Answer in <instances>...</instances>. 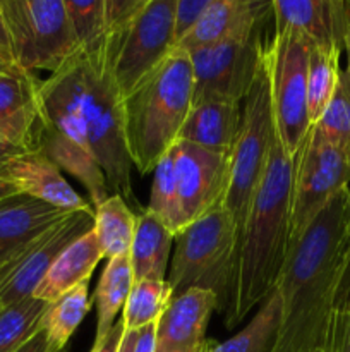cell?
Returning a JSON list of instances; mask_svg holds the SVG:
<instances>
[{"label":"cell","mask_w":350,"mask_h":352,"mask_svg":"<svg viewBox=\"0 0 350 352\" xmlns=\"http://www.w3.org/2000/svg\"><path fill=\"white\" fill-rule=\"evenodd\" d=\"M47 302L27 298L0 311V352L19 351L38 330Z\"/></svg>","instance_id":"1f68e13d"},{"label":"cell","mask_w":350,"mask_h":352,"mask_svg":"<svg viewBox=\"0 0 350 352\" xmlns=\"http://www.w3.org/2000/svg\"><path fill=\"white\" fill-rule=\"evenodd\" d=\"M40 122L84 148L96 158L113 195L136 205L129 151L124 134L122 96L108 60L89 58L81 50L62 69L40 79L36 93Z\"/></svg>","instance_id":"6da1fadb"},{"label":"cell","mask_w":350,"mask_h":352,"mask_svg":"<svg viewBox=\"0 0 350 352\" xmlns=\"http://www.w3.org/2000/svg\"><path fill=\"white\" fill-rule=\"evenodd\" d=\"M7 64H12V62H7L5 58L0 57V67H3V65H7Z\"/></svg>","instance_id":"7dc6e473"},{"label":"cell","mask_w":350,"mask_h":352,"mask_svg":"<svg viewBox=\"0 0 350 352\" xmlns=\"http://www.w3.org/2000/svg\"><path fill=\"white\" fill-rule=\"evenodd\" d=\"M350 186V158L311 126L294 157L290 196V244L305 232L312 220Z\"/></svg>","instance_id":"30bf717a"},{"label":"cell","mask_w":350,"mask_h":352,"mask_svg":"<svg viewBox=\"0 0 350 352\" xmlns=\"http://www.w3.org/2000/svg\"><path fill=\"white\" fill-rule=\"evenodd\" d=\"M122 336H124V325H122V320H120V322H115V325L112 327V330H110L105 337H102V339H95L91 351L89 352H115L117 347H119Z\"/></svg>","instance_id":"f35d334b"},{"label":"cell","mask_w":350,"mask_h":352,"mask_svg":"<svg viewBox=\"0 0 350 352\" xmlns=\"http://www.w3.org/2000/svg\"><path fill=\"white\" fill-rule=\"evenodd\" d=\"M191 107L192 65L178 48L122 96L127 151L139 174L154 170L177 143Z\"/></svg>","instance_id":"277c9868"},{"label":"cell","mask_w":350,"mask_h":352,"mask_svg":"<svg viewBox=\"0 0 350 352\" xmlns=\"http://www.w3.org/2000/svg\"><path fill=\"white\" fill-rule=\"evenodd\" d=\"M146 0H105L106 34L126 28L137 16Z\"/></svg>","instance_id":"8d00e7d4"},{"label":"cell","mask_w":350,"mask_h":352,"mask_svg":"<svg viewBox=\"0 0 350 352\" xmlns=\"http://www.w3.org/2000/svg\"><path fill=\"white\" fill-rule=\"evenodd\" d=\"M16 352H65V351L55 349V347L51 346L50 340H48L45 330L40 329L30 340H27L26 344H24L23 347H21L19 351Z\"/></svg>","instance_id":"60d3db41"},{"label":"cell","mask_w":350,"mask_h":352,"mask_svg":"<svg viewBox=\"0 0 350 352\" xmlns=\"http://www.w3.org/2000/svg\"><path fill=\"white\" fill-rule=\"evenodd\" d=\"M178 206L184 227L223 206L230 177V157L177 141L172 146Z\"/></svg>","instance_id":"4fadbf2b"},{"label":"cell","mask_w":350,"mask_h":352,"mask_svg":"<svg viewBox=\"0 0 350 352\" xmlns=\"http://www.w3.org/2000/svg\"><path fill=\"white\" fill-rule=\"evenodd\" d=\"M148 212L153 213L174 236L185 229L182 222L180 206H178L177 179H175V164L172 148L161 157L153 170Z\"/></svg>","instance_id":"4dcf8cb0"},{"label":"cell","mask_w":350,"mask_h":352,"mask_svg":"<svg viewBox=\"0 0 350 352\" xmlns=\"http://www.w3.org/2000/svg\"><path fill=\"white\" fill-rule=\"evenodd\" d=\"M95 226V213L78 212L34 239L14 260L0 268V308H9L27 298L47 275L54 261L74 241L88 234Z\"/></svg>","instance_id":"7c38bea8"},{"label":"cell","mask_w":350,"mask_h":352,"mask_svg":"<svg viewBox=\"0 0 350 352\" xmlns=\"http://www.w3.org/2000/svg\"><path fill=\"white\" fill-rule=\"evenodd\" d=\"M71 213L60 208L16 195L0 201V268L17 256L34 239Z\"/></svg>","instance_id":"e0dca14e"},{"label":"cell","mask_w":350,"mask_h":352,"mask_svg":"<svg viewBox=\"0 0 350 352\" xmlns=\"http://www.w3.org/2000/svg\"><path fill=\"white\" fill-rule=\"evenodd\" d=\"M319 352H321V351H319Z\"/></svg>","instance_id":"f907efd6"},{"label":"cell","mask_w":350,"mask_h":352,"mask_svg":"<svg viewBox=\"0 0 350 352\" xmlns=\"http://www.w3.org/2000/svg\"><path fill=\"white\" fill-rule=\"evenodd\" d=\"M36 148L45 157L50 158L60 170L74 175L84 186L91 198L93 208L100 206L108 198V182L96 158L78 143L69 140L60 131L54 129L48 124L38 122Z\"/></svg>","instance_id":"ffe728a7"},{"label":"cell","mask_w":350,"mask_h":352,"mask_svg":"<svg viewBox=\"0 0 350 352\" xmlns=\"http://www.w3.org/2000/svg\"><path fill=\"white\" fill-rule=\"evenodd\" d=\"M137 215H134L130 206L124 201L122 196L110 195L105 201L95 208V232L103 258H112L129 254L136 232Z\"/></svg>","instance_id":"cb8c5ba5"},{"label":"cell","mask_w":350,"mask_h":352,"mask_svg":"<svg viewBox=\"0 0 350 352\" xmlns=\"http://www.w3.org/2000/svg\"><path fill=\"white\" fill-rule=\"evenodd\" d=\"M349 232H350V186H349Z\"/></svg>","instance_id":"c3c4849f"},{"label":"cell","mask_w":350,"mask_h":352,"mask_svg":"<svg viewBox=\"0 0 350 352\" xmlns=\"http://www.w3.org/2000/svg\"><path fill=\"white\" fill-rule=\"evenodd\" d=\"M136 336L137 332H126V330H124V336L122 339H120V344L115 352H132L134 344H136Z\"/></svg>","instance_id":"ee69618b"},{"label":"cell","mask_w":350,"mask_h":352,"mask_svg":"<svg viewBox=\"0 0 350 352\" xmlns=\"http://www.w3.org/2000/svg\"><path fill=\"white\" fill-rule=\"evenodd\" d=\"M235 227L223 206L185 227L175 236L168 284L175 296L191 289L211 291L223 313L235 256Z\"/></svg>","instance_id":"8992f818"},{"label":"cell","mask_w":350,"mask_h":352,"mask_svg":"<svg viewBox=\"0 0 350 352\" xmlns=\"http://www.w3.org/2000/svg\"><path fill=\"white\" fill-rule=\"evenodd\" d=\"M275 136L277 131H275L273 105H271L266 50H264L263 62L257 69L249 93L244 98L240 131L230 155L229 189L223 199V208L232 217L235 227L237 243L246 223L250 201L266 170Z\"/></svg>","instance_id":"5b68a950"},{"label":"cell","mask_w":350,"mask_h":352,"mask_svg":"<svg viewBox=\"0 0 350 352\" xmlns=\"http://www.w3.org/2000/svg\"><path fill=\"white\" fill-rule=\"evenodd\" d=\"M174 299V291L168 280L134 282L130 294L124 306L122 325L126 332H137L143 327L158 323Z\"/></svg>","instance_id":"f1b7e54d"},{"label":"cell","mask_w":350,"mask_h":352,"mask_svg":"<svg viewBox=\"0 0 350 352\" xmlns=\"http://www.w3.org/2000/svg\"><path fill=\"white\" fill-rule=\"evenodd\" d=\"M75 41L89 58L106 57L105 0H64Z\"/></svg>","instance_id":"f546056e"},{"label":"cell","mask_w":350,"mask_h":352,"mask_svg":"<svg viewBox=\"0 0 350 352\" xmlns=\"http://www.w3.org/2000/svg\"><path fill=\"white\" fill-rule=\"evenodd\" d=\"M281 305L277 289L264 299L250 322L226 339L225 342L213 340L211 352H271L280 330Z\"/></svg>","instance_id":"484cf974"},{"label":"cell","mask_w":350,"mask_h":352,"mask_svg":"<svg viewBox=\"0 0 350 352\" xmlns=\"http://www.w3.org/2000/svg\"><path fill=\"white\" fill-rule=\"evenodd\" d=\"M321 352H350V309H335Z\"/></svg>","instance_id":"d590c367"},{"label":"cell","mask_w":350,"mask_h":352,"mask_svg":"<svg viewBox=\"0 0 350 352\" xmlns=\"http://www.w3.org/2000/svg\"><path fill=\"white\" fill-rule=\"evenodd\" d=\"M0 57L5 58L7 62H12V50H10V38L7 31L5 19H3L2 9H0ZM14 64V62H12Z\"/></svg>","instance_id":"7bdbcfd3"},{"label":"cell","mask_w":350,"mask_h":352,"mask_svg":"<svg viewBox=\"0 0 350 352\" xmlns=\"http://www.w3.org/2000/svg\"><path fill=\"white\" fill-rule=\"evenodd\" d=\"M309 52L311 41L290 28L275 30L266 47L275 131L292 160L312 126L307 113Z\"/></svg>","instance_id":"ba28073f"},{"label":"cell","mask_w":350,"mask_h":352,"mask_svg":"<svg viewBox=\"0 0 350 352\" xmlns=\"http://www.w3.org/2000/svg\"><path fill=\"white\" fill-rule=\"evenodd\" d=\"M174 12L175 0H146L126 28L106 34V60L120 96L175 50Z\"/></svg>","instance_id":"9c48e42d"},{"label":"cell","mask_w":350,"mask_h":352,"mask_svg":"<svg viewBox=\"0 0 350 352\" xmlns=\"http://www.w3.org/2000/svg\"><path fill=\"white\" fill-rule=\"evenodd\" d=\"M329 143L350 158V72L342 69L335 93L325 113L312 124Z\"/></svg>","instance_id":"d6a6232c"},{"label":"cell","mask_w":350,"mask_h":352,"mask_svg":"<svg viewBox=\"0 0 350 352\" xmlns=\"http://www.w3.org/2000/svg\"><path fill=\"white\" fill-rule=\"evenodd\" d=\"M154 346H156V323L137 330L132 352H154Z\"/></svg>","instance_id":"ab89813d"},{"label":"cell","mask_w":350,"mask_h":352,"mask_svg":"<svg viewBox=\"0 0 350 352\" xmlns=\"http://www.w3.org/2000/svg\"><path fill=\"white\" fill-rule=\"evenodd\" d=\"M292 179L294 160L275 136L233 256L223 309L229 329L242 323L277 287L290 251Z\"/></svg>","instance_id":"3957f363"},{"label":"cell","mask_w":350,"mask_h":352,"mask_svg":"<svg viewBox=\"0 0 350 352\" xmlns=\"http://www.w3.org/2000/svg\"><path fill=\"white\" fill-rule=\"evenodd\" d=\"M275 30L290 28L311 45L343 52V0H271Z\"/></svg>","instance_id":"ac0fdd59"},{"label":"cell","mask_w":350,"mask_h":352,"mask_svg":"<svg viewBox=\"0 0 350 352\" xmlns=\"http://www.w3.org/2000/svg\"><path fill=\"white\" fill-rule=\"evenodd\" d=\"M36 131L2 129L0 127V165L23 153L36 151Z\"/></svg>","instance_id":"e575fe53"},{"label":"cell","mask_w":350,"mask_h":352,"mask_svg":"<svg viewBox=\"0 0 350 352\" xmlns=\"http://www.w3.org/2000/svg\"><path fill=\"white\" fill-rule=\"evenodd\" d=\"M16 195H19V191H17L12 184H9L7 181L0 179V201H2V199L10 198V196H16Z\"/></svg>","instance_id":"f6af8a7d"},{"label":"cell","mask_w":350,"mask_h":352,"mask_svg":"<svg viewBox=\"0 0 350 352\" xmlns=\"http://www.w3.org/2000/svg\"><path fill=\"white\" fill-rule=\"evenodd\" d=\"M91 309L89 301V280L75 285L69 292L47 306L41 318V329L47 333L51 346L65 351L69 340L81 325L84 316Z\"/></svg>","instance_id":"4316f807"},{"label":"cell","mask_w":350,"mask_h":352,"mask_svg":"<svg viewBox=\"0 0 350 352\" xmlns=\"http://www.w3.org/2000/svg\"><path fill=\"white\" fill-rule=\"evenodd\" d=\"M175 236L148 210L137 215L136 232L129 251L134 282L165 280Z\"/></svg>","instance_id":"7402d4cb"},{"label":"cell","mask_w":350,"mask_h":352,"mask_svg":"<svg viewBox=\"0 0 350 352\" xmlns=\"http://www.w3.org/2000/svg\"><path fill=\"white\" fill-rule=\"evenodd\" d=\"M211 346H213V340H206L205 347H202L201 352H211Z\"/></svg>","instance_id":"bcb514c9"},{"label":"cell","mask_w":350,"mask_h":352,"mask_svg":"<svg viewBox=\"0 0 350 352\" xmlns=\"http://www.w3.org/2000/svg\"><path fill=\"white\" fill-rule=\"evenodd\" d=\"M0 311H2V308H0Z\"/></svg>","instance_id":"681fc988"},{"label":"cell","mask_w":350,"mask_h":352,"mask_svg":"<svg viewBox=\"0 0 350 352\" xmlns=\"http://www.w3.org/2000/svg\"><path fill=\"white\" fill-rule=\"evenodd\" d=\"M12 62L27 72H57L79 52L64 0H0Z\"/></svg>","instance_id":"52a82bcc"},{"label":"cell","mask_w":350,"mask_h":352,"mask_svg":"<svg viewBox=\"0 0 350 352\" xmlns=\"http://www.w3.org/2000/svg\"><path fill=\"white\" fill-rule=\"evenodd\" d=\"M349 241V189L335 196L290 244L277 284L280 330L271 352L323 351Z\"/></svg>","instance_id":"7a4b0ae2"},{"label":"cell","mask_w":350,"mask_h":352,"mask_svg":"<svg viewBox=\"0 0 350 352\" xmlns=\"http://www.w3.org/2000/svg\"><path fill=\"white\" fill-rule=\"evenodd\" d=\"M335 309H350V232L347 241L345 258H343L342 274H340L338 289L335 296Z\"/></svg>","instance_id":"74e56055"},{"label":"cell","mask_w":350,"mask_h":352,"mask_svg":"<svg viewBox=\"0 0 350 352\" xmlns=\"http://www.w3.org/2000/svg\"><path fill=\"white\" fill-rule=\"evenodd\" d=\"M242 120V107L229 100H208L192 105L177 141L196 144L213 153L232 155Z\"/></svg>","instance_id":"d6986e66"},{"label":"cell","mask_w":350,"mask_h":352,"mask_svg":"<svg viewBox=\"0 0 350 352\" xmlns=\"http://www.w3.org/2000/svg\"><path fill=\"white\" fill-rule=\"evenodd\" d=\"M134 285V274L129 254L112 258L100 277L95 292L96 302V337L102 339L115 325V318L126 306L130 289Z\"/></svg>","instance_id":"d4e9b609"},{"label":"cell","mask_w":350,"mask_h":352,"mask_svg":"<svg viewBox=\"0 0 350 352\" xmlns=\"http://www.w3.org/2000/svg\"><path fill=\"white\" fill-rule=\"evenodd\" d=\"M343 50L347 52V67L350 72V0H343Z\"/></svg>","instance_id":"b9f144b4"},{"label":"cell","mask_w":350,"mask_h":352,"mask_svg":"<svg viewBox=\"0 0 350 352\" xmlns=\"http://www.w3.org/2000/svg\"><path fill=\"white\" fill-rule=\"evenodd\" d=\"M218 308L211 291L191 289L175 296L156 323L154 352H201L209 318Z\"/></svg>","instance_id":"9a60e30c"},{"label":"cell","mask_w":350,"mask_h":352,"mask_svg":"<svg viewBox=\"0 0 350 352\" xmlns=\"http://www.w3.org/2000/svg\"><path fill=\"white\" fill-rule=\"evenodd\" d=\"M264 28L249 36L185 52L192 65V105L208 100L240 103L246 98L270 41Z\"/></svg>","instance_id":"8fae6325"},{"label":"cell","mask_w":350,"mask_h":352,"mask_svg":"<svg viewBox=\"0 0 350 352\" xmlns=\"http://www.w3.org/2000/svg\"><path fill=\"white\" fill-rule=\"evenodd\" d=\"M0 179L12 184L19 195L40 199L67 213H95L91 203L78 195L62 170L41 151H30L0 165Z\"/></svg>","instance_id":"5bb4252c"},{"label":"cell","mask_w":350,"mask_h":352,"mask_svg":"<svg viewBox=\"0 0 350 352\" xmlns=\"http://www.w3.org/2000/svg\"><path fill=\"white\" fill-rule=\"evenodd\" d=\"M273 16L271 2L263 0H209L194 30L177 45L178 50L209 47L232 38L249 36Z\"/></svg>","instance_id":"2e32d148"},{"label":"cell","mask_w":350,"mask_h":352,"mask_svg":"<svg viewBox=\"0 0 350 352\" xmlns=\"http://www.w3.org/2000/svg\"><path fill=\"white\" fill-rule=\"evenodd\" d=\"M40 79L16 64L0 67V127L36 131L40 113L36 93Z\"/></svg>","instance_id":"603a6c76"},{"label":"cell","mask_w":350,"mask_h":352,"mask_svg":"<svg viewBox=\"0 0 350 352\" xmlns=\"http://www.w3.org/2000/svg\"><path fill=\"white\" fill-rule=\"evenodd\" d=\"M103 260L102 250L98 246L93 229L71 244L50 267L33 298L51 305L60 296L74 289L75 285L88 282L95 272L96 265Z\"/></svg>","instance_id":"44dd1931"},{"label":"cell","mask_w":350,"mask_h":352,"mask_svg":"<svg viewBox=\"0 0 350 352\" xmlns=\"http://www.w3.org/2000/svg\"><path fill=\"white\" fill-rule=\"evenodd\" d=\"M338 48H321L311 45L307 64V113L311 124H316L325 113L340 79Z\"/></svg>","instance_id":"83f0119b"},{"label":"cell","mask_w":350,"mask_h":352,"mask_svg":"<svg viewBox=\"0 0 350 352\" xmlns=\"http://www.w3.org/2000/svg\"><path fill=\"white\" fill-rule=\"evenodd\" d=\"M209 0H175L174 12V34L175 48L191 33L205 14Z\"/></svg>","instance_id":"836d02e7"}]
</instances>
